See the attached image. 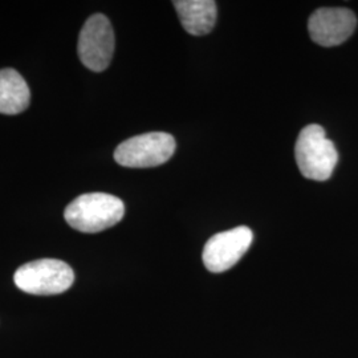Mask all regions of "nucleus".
I'll return each mask as SVG.
<instances>
[{"label": "nucleus", "instance_id": "1", "mask_svg": "<svg viewBox=\"0 0 358 358\" xmlns=\"http://www.w3.org/2000/svg\"><path fill=\"white\" fill-rule=\"evenodd\" d=\"M124 214L125 205L120 198L105 192H90L66 206L64 217L72 229L96 234L115 226Z\"/></svg>", "mask_w": 358, "mask_h": 358}, {"label": "nucleus", "instance_id": "2", "mask_svg": "<svg viewBox=\"0 0 358 358\" xmlns=\"http://www.w3.org/2000/svg\"><path fill=\"white\" fill-rule=\"evenodd\" d=\"M294 157L301 174L312 180H327L332 177L338 162V153L333 142L327 138L320 125H308L299 134Z\"/></svg>", "mask_w": 358, "mask_h": 358}, {"label": "nucleus", "instance_id": "3", "mask_svg": "<svg viewBox=\"0 0 358 358\" xmlns=\"http://www.w3.org/2000/svg\"><path fill=\"white\" fill-rule=\"evenodd\" d=\"M13 282L26 294L51 296L68 291L75 282V272L63 260L40 259L17 268Z\"/></svg>", "mask_w": 358, "mask_h": 358}, {"label": "nucleus", "instance_id": "4", "mask_svg": "<svg viewBox=\"0 0 358 358\" xmlns=\"http://www.w3.org/2000/svg\"><path fill=\"white\" fill-rule=\"evenodd\" d=\"M177 143L164 131L145 133L120 143L115 152V162L124 167L146 169L164 165L176 152Z\"/></svg>", "mask_w": 358, "mask_h": 358}, {"label": "nucleus", "instance_id": "5", "mask_svg": "<svg viewBox=\"0 0 358 358\" xmlns=\"http://www.w3.org/2000/svg\"><path fill=\"white\" fill-rule=\"evenodd\" d=\"M77 52L80 62L93 72H103L109 66L115 52V32L105 15L96 13L87 20L78 36Z\"/></svg>", "mask_w": 358, "mask_h": 358}, {"label": "nucleus", "instance_id": "6", "mask_svg": "<svg viewBox=\"0 0 358 358\" xmlns=\"http://www.w3.org/2000/svg\"><path fill=\"white\" fill-rule=\"evenodd\" d=\"M252 241L254 234L245 226L211 236L202 252L206 268L214 273L229 271L245 255Z\"/></svg>", "mask_w": 358, "mask_h": 358}, {"label": "nucleus", "instance_id": "7", "mask_svg": "<svg viewBox=\"0 0 358 358\" xmlns=\"http://www.w3.org/2000/svg\"><path fill=\"white\" fill-rule=\"evenodd\" d=\"M356 15L348 8L324 7L312 13L308 22L310 38L321 47L343 44L355 32Z\"/></svg>", "mask_w": 358, "mask_h": 358}, {"label": "nucleus", "instance_id": "8", "mask_svg": "<svg viewBox=\"0 0 358 358\" xmlns=\"http://www.w3.org/2000/svg\"><path fill=\"white\" fill-rule=\"evenodd\" d=\"M182 27L194 36H203L213 31L217 22V3L213 0L173 1Z\"/></svg>", "mask_w": 358, "mask_h": 358}, {"label": "nucleus", "instance_id": "9", "mask_svg": "<svg viewBox=\"0 0 358 358\" xmlns=\"http://www.w3.org/2000/svg\"><path fill=\"white\" fill-rule=\"evenodd\" d=\"M31 103V90L26 80L15 69L0 71V113L19 115Z\"/></svg>", "mask_w": 358, "mask_h": 358}]
</instances>
